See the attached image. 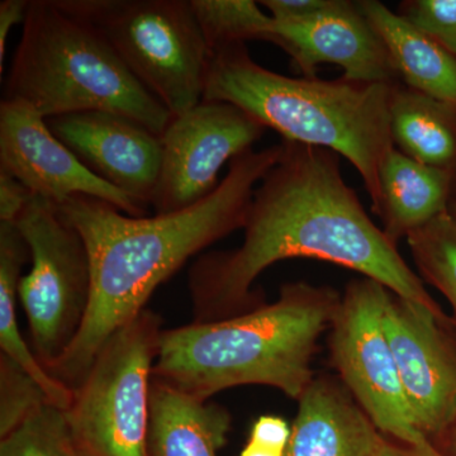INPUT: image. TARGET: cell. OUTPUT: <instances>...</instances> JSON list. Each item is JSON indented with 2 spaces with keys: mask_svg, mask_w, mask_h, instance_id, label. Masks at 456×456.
<instances>
[{
  "mask_svg": "<svg viewBox=\"0 0 456 456\" xmlns=\"http://www.w3.org/2000/svg\"><path fill=\"white\" fill-rule=\"evenodd\" d=\"M383 327L417 430L428 441L456 424V326L443 308L389 290Z\"/></svg>",
  "mask_w": 456,
  "mask_h": 456,
  "instance_id": "obj_11",
  "label": "cell"
},
{
  "mask_svg": "<svg viewBox=\"0 0 456 456\" xmlns=\"http://www.w3.org/2000/svg\"><path fill=\"white\" fill-rule=\"evenodd\" d=\"M455 171L428 167L393 147L379 169V202L374 209L395 245L450 209Z\"/></svg>",
  "mask_w": 456,
  "mask_h": 456,
  "instance_id": "obj_16",
  "label": "cell"
},
{
  "mask_svg": "<svg viewBox=\"0 0 456 456\" xmlns=\"http://www.w3.org/2000/svg\"><path fill=\"white\" fill-rule=\"evenodd\" d=\"M340 299L332 288L296 281L270 305L164 330L152 378L200 401L240 386L272 387L298 401L316 377L317 342Z\"/></svg>",
  "mask_w": 456,
  "mask_h": 456,
  "instance_id": "obj_3",
  "label": "cell"
},
{
  "mask_svg": "<svg viewBox=\"0 0 456 456\" xmlns=\"http://www.w3.org/2000/svg\"><path fill=\"white\" fill-rule=\"evenodd\" d=\"M292 425L279 416H260L240 456H285Z\"/></svg>",
  "mask_w": 456,
  "mask_h": 456,
  "instance_id": "obj_26",
  "label": "cell"
},
{
  "mask_svg": "<svg viewBox=\"0 0 456 456\" xmlns=\"http://www.w3.org/2000/svg\"><path fill=\"white\" fill-rule=\"evenodd\" d=\"M389 117L395 149L428 167L455 171V108L398 83Z\"/></svg>",
  "mask_w": 456,
  "mask_h": 456,
  "instance_id": "obj_19",
  "label": "cell"
},
{
  "mask_svg": "<svg viewBox=\"0 0 456 456\" xmlns=\"http://www.w3.org/2000/svg\"><path fill=\"white\" fill-rule=\"evenodd\" d=\"M209 53L246 41H266L273 18L253 0H191Z\"/></svg>",
  "mask_w": 456,
  "mask_h": 456,
  "instance_id": "obj_22",
  "label": "cell"
},
{
  "mask_svg": "<svg viewBox=\"0 0 456 456\" xmlns=\"http://www.w3.org/2000/svg\"><path fill=\"white\" fill-rule=\"evenodd\" d=\"M455 428V444H456V424L454 425Z\"/></svg>",
  "mask_w": 456,
  "mask_h": 456,
  "instance_id": "obj_32",
  "label": "cell"
},
{
  "mask_svg": "<svg viewBox=\"0 0 456 456\" xmlns=\"http://www.w3.org/2000/svg\"><path fill=\"white\" fill-rule=\"evenodd\" d=\"M161 318L141 312L99 351L65 411L79 456H149L152 371Z\"/></svg>",
  "mask_w": 456,
  "mask_h": 456,
  "instance_id": "obj_7",
  "label": "cell"
},
{
  "mask_svg": "<svg viewBox=\"0 0 456 456\" xmlns=\"http://www.w3.org/2000/svg\"><path fill=\"white\" fill-rule=\"evenodd\" d=\"M230 412L155 380L151 387L149 456H218L231 431Z\"/></svg>",
  "mask_w": 456,
  "mask_h": 456,
  "instance_id": "obj_18",
  "label": "cell"
},
{
  "mask_svg": "<svg viewBox=\"0 0 456 456\" xmlns=\"http://www.w3.org/2000/svg\"><path fill=\"white\" fill-rule=\"evenodd\" d=\"M4 84L7 101L45 119L104 110L163 136L173 114L132 75L110 42L56 0H29Z\"/></svg>",
  "mask_w": 456,
  "mask_h": 456,
  "instance_id": "obj_5",
  "label": "cell"
},
{
  "mask_svg": "<svg viewBox=\"0 0 456 456\" xmlns=\"http://www.w3.org/2000/svg\"><path fill=\"white\" fill-rule=\"evenodd\" d=\"M377 456H445L441 454L439 450L436 452H422V450L411 448L404 444H393L386 440L382 448L378 452Z\"/></svg>",
  "mask_w": 456,
  "mask_h": 456,
  "instance_id": "obj_30",
  "label": "cell"
},
{
  "mask_svg": "<svg viewBox=\"0 0 456 456\" xmlns=\"http://www.w3.org/2000/svg\"><path fill=\"white\" fill-rule=\"evenodd\" d=\"M398 14L456 57V0H408Z\"/></svg>",
  "mask_w": 456,
  "mask_h": 456,
  "instance_id": "obj_25",
  "label": "cell"
},
{
  "mask_svg": "<svg viewBox=\"0 0 456 456\" xmlns=\"http://www.w3.org/2000/svg\"><path fill=\"white\" fill-rule=\"evenodd\" d=\"M266 41L288 53L302 77H317L318 66L334 64L349 82L399 83L388 51L356 2L334 0L316 16L297 22L273 20Z\"/></svg>",
  "mask_w": 456,
  "mask_h": 456,
  "instance_id": "obj_13",
  "label": "cell"
},
{
  "mask_svg": "<svg viewBox=\"0 0 456 456\" xmlns=\"http://www.w3.org/2000/svg\"><path fill=\"white\" fill-rule=\"evenodd\" d=\"M0 170L56 206L86 196L132 217L147 216L145 206L92 173L51 132L46 119L22 102L2 99L0 103Z\"/></svg>",
  "mask_w": 456,
  "mask_h": 456,
  "instance_id": "obj_12",
  "label": "cell"
},
{
  "mask_svg": "<svg viewBox=\"0 0 456 456\" xmlns=\"http://www.w3.org/2000/svg\"><path fill=\"white\" fill-rule=\"evenodd\" d=\"M46 123L92 173L137 203H152L163 163L160 136L128 117L104 110L51 117Z\"/></svg>",
  "mask_w": 456,
  "mask_h": 456,
  "instance_id": "obj_14",
  "label": "cell"
},
{
  "mask_svg": "<svg viewBox=\"0 0 456 456\" xmlns=\"http://www.w3.org/2000/svg\"><path fill=\"white\" fill-rule=\"evenodd\" d=\"M407 88L456 110V57L378 0L356 2Z\"/></svg>",
  "mask_w": 456,
  "mask_h": 456,
  "instance_id": "obj_17",
  "label": "cell"
},
{
  "mask_svg": "<svg viewBox=\"0 0 456 456\" xmlns=\"http://www.w3.org/2000/svg\"><path fill=\"white\" fill-rule=\"evenodd\" d=\"M395 86L285 77L256 64L246 45L236 44L209 53L203 101L233 104L283 140L346 159L362 176L374 211L380 165L395 147L389 117Z\"/></svg>",
  "mask_w": 456,
  "mask_h": 456,
  "instance_id": "obj_4",
  "label": "cell"
},
{
  "mask_svg": "<svg viewBox=\"0 0 456 456\" xmlns=\"http://www.w3.org/2000/svg\"><path fill=\"white\" fill-rule=\"evenodd\" d=\"M406 240L419 278L445 297L456 326L455 213L449 209Z\"/></svg>",
  "mask_w": 456,
  "mask_h": 456,
  "instance_id": "obj_21",
  "label": "cell"
},
{
  "mask_svg": "<svg viewBox=\"0 0 456 456\" xmlns=\"http://www.w3.org/2000/svg\"><path fill=\"white\" fill-rule=\"evenodd\" d=\"M116 51L173 117L203 101L209 50L191 0H56Z\"/></svg>",
  "mask_w": 456,
  "mask_h": 456,
  "instance_id": "obj_6",
  "label": "cell"
},
{
  "mask_svg": "<svg viewBox=\"0 0 456 456\" xmlns=\"http://www.w3.org/2000/svg\"><path fill=\"white\" fill-rule=\"evenodd\" d=\"M281 142L283 156L255 189L242 244L204 254L191 265L193 322L224 320L264 305L255 281L273 264L288 259L336 264L408 301L440 308L345 182L340 155Z\"/></svg>",
  "mask_w": 456,
  "mask_h": 456,
  "instance_id": "obj_1",
  "label": "cell"
},
{
  "mask_svg": "<svg viewBox=\"0 0 456 456\" xmlns=\"http://www.w3.org/2000/svg\"><path fill=\"white\" fill-rule=\"evenodd\" d=\"M31 197L20 180L0 170V222L14 224Z\"/></svg>",
  "mask_w": 456,
  "mask_h": 456,
  "instance_id": "obj_28",
  "label": "cell"
},
{
  "mask_svg": "<svg viewBox=\"0 0 456 456\" xmlns=\"http://www.w3.org/2000/svg\"><path fill=\"white\" fill-rule=\"evenodd\" d=\"M297 402L285 456H377L386 443L340 379L314 377Z\"/></svg>",
  "mask_w": 456,
  "mask_h": 456,
  "instance_id": "obj_15",
  "label": "cell"
},
{
  "mask_svg": "<svg viewBox=\"0 0 456 456\" xmlns=\"http://www.w3.org/2000/svg\"><path fill=\"white\" fill-rule=\"evenodd\" d=\"M334 0H261L275 22H297L325 11Z\"/></svg>",
  "mask_w": 456,
  "mask_h": 456,
  "instance_id": "obj_27",
  "label": "cell"
},
{
  "mask_svg": "<svg viewBox=\"0 0 456 456\" xmlns=\"http://www.w3.org/2000/svg\"><path fill=\"white\" fill-rule=\"evenodd\" d=\"M28 260H31V250L20 228L12 222H0V353L31 375L53 406L68 411L73 402L74 389L47 371L29 349L18 325V285Z\"/></svg>",
  "mask_w": 456,
  "mask_h": 456,
  "instance_id": "obj_20",
  "label": "cell"
},
{
  "mask_svg": "<svg viewBox=\"0 0 456 456\" xmlns=\"http://www.w3.org/2000/svg\"><path fill=\"white\" fill-rule=\"evenodd\" d=\"M14 224L29 246L32 261L18 285V299L28 320L33 353L49 369L73 344L88 311V248L55 204L35 194Z\"/></svg>",
  "mask_w": 456,
  "mask_h": 456,
  "instance_id": "obj_8",
  "label": "cell"
},
{
  "mask_svg": "<svg viewBox=\"0 0 456 456\" xmlns=\"http://www.w3.org/2000/svg\"><path fill=\"white\" fill-rule=\"evenodd\" d=\"M387 289L373 279L347 284L330 326V355L341 383L383 435L436 452L417 430L388 338L383 308Z\"/></svg>",
  "mask_w": 456,
  "mask_h": 456,
  "instance_id": "obj_9",
  "label": "cell"
},
{
  "mask_svg": "<svg viewBox=\"0 0 456 456\" xmlns=\"http://www.w3.org/2000/svg\"><path fill=\"white\" fill-rule=\"evenodd\" d=\"M450 209H452V211L454 212L456 215V202L454 204H452V207Z\"/></svg>",
  "mask_w": 456,
  "mask_h": 456,
  "instance_id": "obj_31",
  "label": "cell"
},
{
  "mask_svg": "<svg viewBox=\"0 0 456 456\" xmlns=\"http://www.w3.org/2000/svg\"><path fill=\"white\" fill-rule=\"evenodd\" d=\"M29 0H2L0 2V75L4 71L5 46L9 32L25 22Z\"/></svg>",
  "mask_w": 456,
  "mask_h": 456,
  "instance_id": "obj_29",
  "label": "cell"
},
{
  "mask_svg": "<svg viewBox=\"0 0 456 456\" xmlns=\"http://www.w3.org/2000/svg\"><path fill=\"white\" fill-rule=\"evenodd\" d=\"M283 142L236 156L218 188L184 211L132 217L97 198L55 204L82 235L90 259L88 311L73 344L47 370L77 388L99 351L191 257L244 228L254 191L283 156Z\"/></svg>",
  "mask_w": 456,
  "mask_h": 456,
  "instance_id": "obj_2",
  "label": "cell"
},
{
  "mask_svg": "<svg viewBox=\"0 0 456 456\" xmlns=\"http://www.w3.org/2000/svg\"><path fill=\"white\" fill-rule=\"evenodd\" d=\"M46 404L53 403L40 384L0 353V439Z\"/></svg>",
  "mask_w": 456,
  "mask_h": 456,
  "instance_id": "obj_24",
  "label": "cell"
},
{
  "mask_svg": "<svg viewBox=\"0 0 456 456\" xmlns=\"http://www.w3.org/2000/svg\"><path fill=\"white\" fill-rule=\"evenodd\" d=\"M266 127L241 108L202 101L173 117L163 136V163L156 185V215L184 211L202 202L221 184L227 161L253 149Z\"/></svg>",
  "mask_w": 456,
  "mask_h": 456,
  "instance_id": "obj_10",
  "label": "cell"
},
{
  "mask_svg": "<svg viewBox=\"0 0 456 456\" xmlns=\"http://www.w3.org/2000/svg\"><path fill=\"white\" fill-rule=\"evenodd\" d=\"M0 456H79L65 411L46 404L0 440Z\"/></svg>",
  "mask_w": 456,
  "mask_h": 456,
  "instance_id": "obj_23",
  "label": "cell"
}]
</instances>
